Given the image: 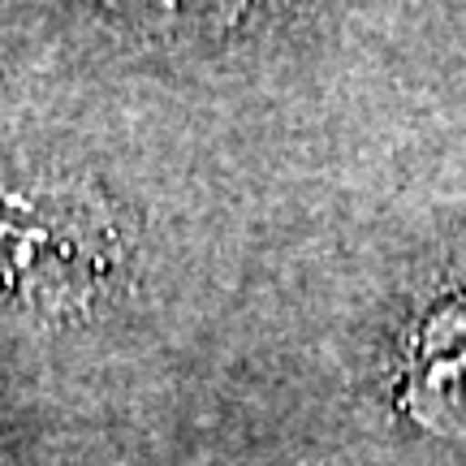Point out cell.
I'll use <instances>...</instances> for the list:
<instances>
[{"mask_svg": "<svg viewBox=\"0 0 466 466\" xmlns=\"http://www.w3.org/2000/svg\"><path fill=\"white\" fill-rule=\"evenodd\" d=\"M121 229L91 186L0 168V294L44 316H78L113 294Z\"/></svg>", "mask_w": 466, "mask_h": 466, "instance_id": "6da1fadb", "label": "cell"}, {"mask_svg": "<svg viewBox=\"0 0 466 466\" xmlns=\"http://www.w3.org/2000/svg\"><path fill=\"white\" fill-rule=\"evenodd\" d=\"M138 22H168V26H217L229 22L247 0H108Z\"/></svg>", "mask_w": 466, "mask_h": 466, "instance_id": "7a4b0ae2", "label": "cell"}]
</instances>
